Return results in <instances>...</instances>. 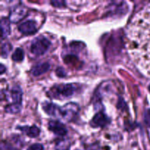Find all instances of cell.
Segmentation results:
<instances>
[{
    "mask_svg": "<svg viewBox=\"0 0 150 150\" xmlns=\"http://www.w3.org/2000/svg\"><path fill=\"white\" fill-rule=\"evenodd\" d=\"M126 38L130 57L142 72L150 75V3L133 18Z\"/></svg>",
    "mask_w": 150,
    "mask_h": 150,
    "instance_id": "obj_1",
    "label": "cell"
},
{
    "mask_svg": "<svg viewBox=\"0 0 150 150\" xmlns=\"http://www.w3.org/2000/svg\"><path fill=\"white\" fill-rule=\"evenodd\" d=\"M51 45V42L45 37H38L32 42L30 52L35 56H40L45 54Z\"/></svg>",
    "mask_w": 150,
    "mask_h": 150,
    "instance_id": "obj_2",
    "label": "cell"
},
{
    "mask_svg": "<svg viewBox=\"0 0 150 150\" xmlns=\"http://www.w3.org/2000/svg\"><path fill=\"white\" fill-rule=\"evenodd\" d=\"M76 87L72 84H65L58 86L54 91L53 96L54 98L65 99L69 98L74 95L76 92Z\"/></svg>",
    "mask_w": 150,
    "mask_h": 150,
    "instance_id": "obj_3",
    "label": "cell"
},
{
    "mask_svg": "<svg viewBox=\"0 0 150 150\" xmlns=\"http://www.w3.org/2000/svg\"><path fill=\"white\" fill-rule=\"evenodd\" d=\"M78 113V106L75 103H68L61 108L60 116L63 120L70 122L74 118Z\"/></svg>",
    "mask_w": 150,
    "mask_h": 150,
    "instance_id": "obj_4",
    "label": "cell"
},
{
    "mask_svg": "<svg viewBox=\"0 0 150 150\" xmlns=\"http://www.w3.org/2000/svg\"><path fill=\"white\" fill-rule=\"evenodd\" d=\"M18 30L23 35H31L36 32V23L34 21H26L18 26Z\"/></svg>",
    "mask_w": 150,
    "mask_h": 150,
    "instance_id": "obj_5",
    "label": "cell"
},
{
    "mask_svg": "<svg viewBox=\"0 0 150 150\" xmlns=\"http://www.w3.org/2000/svg\"><path fill=\"white\" fill-rule=\"evenodd\" d=\"M48 128L51 131L58 136H64L67 130L62 123L58 121H51L48 123Z\"/></svg>",
    "mask_w": 150,
    "mask_h": 150,
    "instance_id": "obj_6",
    "label": "cell"
},
{
    "mask_svg": "<svg viewBox=\"0 0 150 150\" xmlns=\"http://www.w3.org/2000/svg\"><path fill=\"white\" fill-rule=\"evenodd\" d=\"M26 13V9L24 7H22V6L17 7L10 13V21L12 23H17L24 17Z\"/></svg>",
    "mask_w": 150,
    "mask_h": 150,
    "instance_id": "obj_7",
    "label": "cell"
},
{
    "mask_svg": "<svg viewBox=\"0 0 150 150\" xmlns=\"http://www.w3.org/2000/svg\"><path fill=\"white\" fill-rule=\"evenodd\" d=\"M108 122L106 116L102 112H99L95 116L92 121V125L93 127H103Z\"/></svg>",
    "mask_w": 150,
    "mask_h": 150,
    "instance_id": "obj_8",
    "label": "cell"
},
{
    "mask_svg": "<svg viewBox=\"0 0 150 150\" xmlns=\"http://www.w3.org/2000/svg\"><path fill=\"white\" fill-rule=\"evenodd\" d=\"M43 108L44 111L47 113L48 114L51 116H56L60 115V111H61V108H59L57 105H56L55 104L50 103H45V104H43Z\"/></svg>",
    "mask_w": 150,
    "mask_h": 150,
    "instance_id": "obj_9",
    "label": "cell"
},
{
    "mask_svg": "<svg viewBox=\"0 0 150 150\" xmlns=\"http://www.w3.org/2000/svg\"><path fill=\"white\" fill-rule=\"evenodd\" d=\"M50 68V64L47 62L37 64L32 68V73L34 76H39L48 71Z\"/></svg>",
    "mask_w": 150,
    "mask_h": 150,
    "instance_id": "obj_10",
    "label": "cell"
},
{
    "mask_svg": "<svg viewBox=\"0 0 150 150\" xmlns=\"http://www.w3.org/2000/svg\"><path fill=\"white\" fill-rule=\"evenodd\" d=\"M10 96L14 103L21 104L22 98V91L18 86H14L11 89L10 92Z\"/></svg>",
    "mask_w": 150,
    "mask_h": 150,
    "instance_id": "obj_11",
    "label": "cell"
},
{
    "mask_svg": "<svg viewBox=\"0 0 150 150\" xmlns=\"http://www.w3.org/2000/svg\"><path fill=\"white\" fill-rule=\"evenodd\" d=\"M21 130L24 132L28 136L31 138H35L38 136L40 134V130L36 126H32V127H19Z\"/></svg>",
    "mask_w": 150,
    "mask_h": 150,
    "instance_id": "obj_12",
    "label": "cell"
},
{
    "mask_svg": "<svg viewBox=\"0 0 150 150\" xmlns=\"http://www.w3.org/2000/svg\"><path fill=\"white\" fill-rule=\"evenodd\" d=\"M1 39H4L10 33V23L9 21L5 18H2L1 20Z\"/></svg>",
    "mask_w": 150,
    "mask_h": 150,
    "instance_id": "obj_13",
    "label": "cell"
},
{
    "mask_svg": "<svg viewBox=\"0 0 150 150\" xmlns=\"http://www.w3.org/2000/svg\"><path fill=\"white\" fill-rule=\"evenodd\" d=\"M23 57L24 54L21 48H17L12 56V59L15 62H21L23 59Z\"/></svg>",
    "mask_w": 150,
    "mask_h": 150,
    "instance_id": "obj_14",
    "label": "cell"
},
{
    "mask_svg": "<svg viewBox=\"0 0 150 150\" xmlns=\"http://www.w3.org/2000/svg\"><path fill=\"white\" fill-rule=\"evenodd\" d=\"M21 110V104L14 103L13 105H10L5 108V111L7 113L10 114H15V113L18 112Z\"/></svg>",
    "mask_w": 150,
    "mask_h": 150,
    "instance_id": "obj_15",
    "label": "cell"
},
{
    "mask_svg": "<svg viewBox=\"0 0 150 150\" xmlns=\"http://www.w3.org/2000/svg\"><path fill=\"white\" fill-rule=\"evenodd\" d=\"M12 45L9 43H4L1 45V57H7L10 52L11 51Z\"/></svg>",
    "mask_w": 150,
    "mask_h": 150,
    "instance_id": "obj_16",
    "label": "cell"
},
{
    "mask_svg": "<svg viewBox=\"0 0 150 150\" xmlns=\"http://www.w3.org/2000/svg\"><path fill=\"white\" fill-rule=\"evenodd\" d=\"M69 147V142L66 140H61L57 142L56 149L57 150H66Z\"/></svg>",
    "mask_w": 150,
    "mask_h": 150,
    "instance_id": "obj_17",
    "label": "cell"
},
{
    "mask_svg": "<svg viewBox=\"0 0 150 150\" xmlns=\"http://www.w3.org/2000/svg\"><path fill=\"white\" fill-rule=\"evenodd\" d=\"M27 150H43V146L40 144H35L29 146Z\"/></svg>",
    "mask_w": 150,
    "mask_h": 150,
    "instance_id": "obj_18",
    "label": "cell"
},
{
    "mask_svg": "<svg viewBox=\"0 0 150 150\" xmlns=\"http://www.w3.org/2000/svg\"><path fill=\"white\" fill-rule=\"evenodd\" d=\"M144 121L146 125L150 127V109L147 110L144 114Z\"/></svg>",
    "mask_w": 150,
    "mask_h": 150,
    "instance_id": "obj_19",
    "label": "cell"
},
{
    "mask_svg": "<svg viewBox=\"0 0 150 150\" xmlns=\"http://www.w3.org/2000/svg\"><path fill=\"white\" fill-rule=\"evenodd\" d=\"M57 74L58 75L59 77H64V76H65L64 70H63V68H62V67H59V68H57Z\"/></svg>",
    "mask_w": 150,
    "mask_h": 150,
    "instance_id": "obj_20",
    "label": "cell"
},
{
    "mask_svg": "<svg viewBox=\"0 0 150 150\" xmlns=\"http://www.w3.org/2000/svg\"><path fill=\"white\" fill-rule=\"evenodd\" d=\"M1 150H18L15 148L12 147V146H8V145H5V146H1Z\"/></svg>",
    "mask_w": 150,
    "mask_h": 150,
    "instance_id": "obj_21",
    "label": "cell"
},
{
    "mask_svg": "<svg viewBox=\"0 0 150 150\" xmlns=\"http://www.w3.org/2000/svg\"><path fill=\"white\" fill-rule=\"evenodd\" d=\"M51 4H54V6L55 7H62L60 4H64V1H51Z\"/></svg>",
    "mask_w": 150,
    "mask_h": 150,
    "instance_id": "obj_22",
    "label": "cell"
},
{
    "mask_svg": "<svg viewBox=\"0 0 150 150\" xmlns=\"http://www.w3.org/2000/svg\"><path fill=\"white\" fill-rule=\"evenodd\" d=\"M4 65H3V64H1V74H2L3 73H4Z\"/></svg>",
    "mask_w": 150,
    "mask_h": 150,
    "instance_id": "obj_23",
    "label": "cell"
},
{
    "mask_svg": "<svg viewBox=\"0 0 150 150\" xmlns=\"http://www.w3.org/2000/svg\"><path fill=\"white\" fill-rule=\"evenodd\" d=\"M149 91H150V85H149Z\"/></svg>",
    "mask_w": 150,
    "mask_h": 150,
    "instance_id": "obj_24",
    "label": "cell"
}]
</instances>
